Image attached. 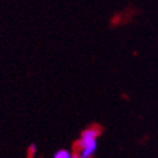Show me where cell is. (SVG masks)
I'll use <instances>...</instances> for the list:
<instances>
[{
    "label": "cell",
    "instance_id": "obj_2",
    "mask_svg": "<svg viewBox=\"0 0 158 158\" xmlns=\"http://www.w3.org/2000/svg\"><path fill=\"white\" fill-rule=\"evenodd\" d=\"M101 133H102V127L98 124H94V126H90L87 129H84L82 132L81 137H87V138H93V139H95V138L101 135Z\"/></svg>",
    "mask_w": 158,
    "mask_h": 158
},
{
    "label": "cell",
    "instance_id": "obj_5",
    "mask_svg": "<svg viewBox=\"0 0 158 158\" xmlns=\"http://www.w3.org/2000/svg\"><path fill=\"white\" fill-rule=\"evenodd\" d=\"M72 158H81V157L77 156V154H73V156H72Z\"/></svg>",
    "mask_w": 158,
    "mask_h": 158
},
{
    "label": "cell",
    "instance_id": "obj_4",
    "mask_svg": "<svg viewBox=\"0 0 158 158\" xmlns=\"http://www.w3.org/2000/svg\"><path fill=\"white\" fill-rule=\"evenodd\" d=\"M36 154V147L35 144H30L28 148V158H33Z\"/></svg>",
    "mask_w": 158,
    "mask_h": 158
},
{
    "label": "cell",
    "instance_id": "obj_1",
    "mask_svg": "<svg viewBox=\"0 0 158 158\" xmlns=\"http://www.w3.org/2000/svg\"><path fill=\"white\" fill-rule=\"evenodd\" d=\"M97 148V142L93 138L81 137V139L74 143V154L81 158H92Z\"/></svg>",
    "mask_w": 158,
    "mask_h": 158
},
{
    "label": "cell",
    "instance_id": "obj_3",
    "mask_svg": "<svg viewBox=\"0 0 158 158\" xmlns=\"http://www.w3.org/2000/svg\"><path fill=\"white\" fill-rule=\"evenodd\" d=\"M54 158H72V154L67 149H60L54 154Z\"/></svg>",
    "mask_w": 158,
    "mask_h": 158
}]
</instances>
